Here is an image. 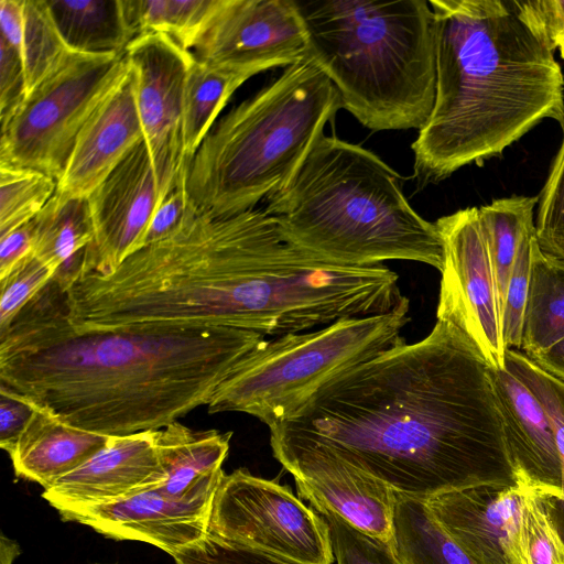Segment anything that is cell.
<instances>
[{"label": "cell", "instance_id": "29", "mask_svg": "<svg viewBox=\"0 0 564 564\" xmlns=\"http://www.w3.org/2000/svg\"><path fill=\"white\" fill-rule=\"evenodd\" d=\"M9 44L21 56L26 97L73 52L61 36L45 0H23L22 22L17 37Z\"/></svg>", "mask_w": 564, "mask_h": 564}, {"label": "cell", "instance_id": "14", "mask_svg": "<svg viewBox=\"0 0 564 564\" xmlns=\"http://www.w3.org/2000/svg\"><path fill=\"white\" fill-rule=\"evenodd\" d=\"M133 73L135 102L144 142L159 169L188 162L182 153L185 87L196 58L171 36L145 33L124 52Z\"/></svg>", "mask_w": 564, "mask_h": 564}, {"label": "cell", "instance_id": "36", "mask_svg": "<svg viewBox=\"0 0 564 564\" xmlns=\"http://www.w3.org/2000/svg\"><path fill=\"white\" fill-rule=\"evenodd\" d=\"M55 271L32 252L0 279V330L51 281Z\"/></svg>", "mask_w": 564, "mask_h": 564}, {"label": "cell", "instance_id": "13", "mask_svg": "<svg viewBox=\"0 0 564 564\" xmlns=\"http://www.w3.org/2000/svg\"><path fill=\"white\" fill-rule=\"evenodd\" d=\"M271 448L274 458L293 476L300 499L390 544L395 496L391 487L322 446Z\"/></svg>", "mask_w": 564, "mask_h": 564}, {"label": "cell", "instance_id": "3", "mask_svg": "<svg viewBox=\"0 0 564 564\" xmlns=\"http://www.w3.org/2000/svg\"><path fill=\"white\" fill-rule=\"evenodd\" d=\"M435 18L432 112L411 148L420 185L482 165L545 119L564 128V76L501 0H430Z\"/></svg>", "mask_w": 564, "mask_h": 564}, {"label": "cell", "instance_id": "7", "mask_svg": "<svg viewBox=\"0 0 564 564\" xmlns=\"http://www.w3.org/2000/svg\"><path fill=\"white\" fill-rule=\"evenodd\" d=\"M409 308L265 340L218 386L208 412L246 413L269 427L289 419L327 382L403 341Z\"/></svg>", "mask_w": 564, "mask_h": 564}, {"label": "cell", "instance_id": "11", "mask_svg": "<svg viewBox=\"0 0 564 564\" xmlns=\"http://www.w3.org/2000/svg\"><path fill=\"white\" fill-rule=\"evenodd\" d=\"M188 167L158 169L144 140L135 145L87 197L94 238L74 273L110 274L142 248L156 208Z\"/></svg>", "mask_w": 564, "mask_h": 564}, {"label": "cell", "instance_id": "22", "mask_svg": "<svg viewBox=\"0 0 564 564\" xmlns=\"http://www.w3.org/2000/svg\"><path fill=\"white\" fill-rule=\"evenodd\" d=\"M67 47L88 54L124 53L134 39L124 0H45Z\"/></svg>", "mask_w": 564, "mask_h": 564}, {"label": "cell", "instance_id": "1", "mask_svg": "<svg viewBox=\"0 0 564 564\" xmlns=\"http://www.w3.org/2000/svg\"><path fill=\"white\" fill-rule=\"evenodd\" d=\"M270 429L271 445H316L386 482L429 499L518 475L490 366L467 336L437 321L340 373Z\"/></svg>", "mask_w": 564, "mask_h": 564}, {"label": "cell", "instance_id": "28", "mask_svg": "<svg viewBox=\"0 0 564 564\" xmlns=\"http://www.w3.org/2000/svg\"><path fill=\"white\" fill-rule=\"evenodd\" d=\"M134 39L163 33L186 50L195 47L223 0H124Z\"/></svg>", "mask_w": 564, "mask_h": 564}, {"label": "cell", "instance_id": "40", "mask_svg": "<svg viewBox=\"0 0 564 564\" xmlns=\"http://www.w3.org/2000/svg\"><path fill=\"white\" fill-rule=\"evenodd\" d=\"M26 97L25 75L19 52L0 37V123L4 127Z\"/></svg>", "mask_w": 564, "mask_h": 564}, {"label": "cell", "instance_id": "26", "mask_svg": "<svg viewBox=\"0 0 564 564\" xmlns=\"http://www.w3.org/2000/svg\"><path fill=\"white\" fill-rule=\"evenodd\" d=\"M249 78L195 61L187 77L183 105L182 153L186 161H192L231 95Z\"/></svg>", "mask_w": 564, "mask_h": 564}, {"label": "cell", "instance_id": "21", "mask_svg": "<svg viewBox=\"0 0 564 564\" xmlns=\"http://www.w3.org/2000/svg\"><path fill=\"white\" fill-rule=\"evenodd\" d=\"M34 409L9 455L18 477L37 482L44 489L84 465L111 437L68 425Z\"/></svg>", "mask_w": 564, "mask_h": 564}, {"label": "cell", "instance_id": "10", "mask_svg": "<svg viewBox=\"0 0 564 564\" xmlns=\"http://www.w3.org/2000/svg\"><path fill=\"white\" fill-rule=\"evenodd\" d=\"M435 225L444 252L437 321L462 330L491 368H505L501 302L479 209H459Z\"/></svg>", "mask_w": 564, "mask_h": 564}, {"label": "cell", "instance_id": "43", "mask_svg": "<svg viewBox=\"0 0 564 564\" xmlns=\"http://www.w3.org/2000/svg\"><path fill=\"white\" fill-rule=\"evenodd\" d=\"M528 357L545 371L564 381V337L549 348Z\"/></svg>", "mask_w": 564, "mask_h": 564}, {"label": "cell", "instance_id": "39", "mask_svg": "<svg viewBox=\"0 0 564 564\" xmlns=\"http://www.w3.org/2000/svg\"><path fill=\"white\" fill-rule=\"evenodd\" d=\"M187 173L188 171L156 208L148 227L143 247L173 235L196 209L187 192Z\"/></svg>", "mask_w": 564, "mask_h": 564}, {"label": "cell", "instance_id": "20", "mask_svg": "<svg viewBox=\"0 0 564 564\" xmlns=\"http://www.w3.org/2000/svg\"><path fill=\"white\" fill-rule=\"evenodd\" d=\"M232 433L192 430L175 421L156 432V451L165 473L158 488L175 499L213 500L225 473Z\"/></svg>", "mask_w": 564, "mask_h": 564}, {"label": "cell", "instance_id": "18", "mask_svg": "<svg viewBox=\"0 0 564 564\" xmlns=\"http://www.w3.org/2000/svg\"><path fill=\"white\" fill-rule=\"evenodd\" d=\"M133 73L117 80L80 129L57 192L87 198L143 138Z\"/></svg>", "mask_w": 564, "mask_h": 564}, {"label": "cell", "instance_id": "32", "mask_svg": "<svg viewBox=\"0 0 564 564\" xmlns=\"http://www.w3.org/2000/svg\"><path fill=\"white\" fill-rule=\"evenodd\" d=\"M506 368L536 395L550 417L562 464L564 491V381L545 371L519 349H507Z\"/></svg>", "mask_w": 564, "mask_h": 564}, {"label": "cell", "instance_id": "6", "mask_svg": "<svg viewBox=\"0 0 564 564\" xmlns=\"http://www.w3.org/2000/svg\"><path fill=\"white\" fill-rule=\"evenodd\" d=\"M341 108L332 80L307 57L231 109L193 156L188 195L214 217L253 209L293 177Z\"/></svg>", "mask_w": 564, "mask_h": 564}, {"label": "cell", "instance_id": "19", "mask_svg": "<svg viewBox=\"0 0 564 564\" xmlns=\"http://www.w3.org/2000/svg\"><path fill=\"white\" fill-rule=\"evenodd\" d=\"M490 376L518 482L564 501L562 464L544 406L506 367H490Z\"/></svg>", "mask_w": 564, "mask_h": 564}, {"label": "cell", "instance_id": "27", "mask_svg": "<svg viewBox=\"0 0 564 564\" xmlns=\"http://www.w3.org/2000/svg\"><path fill=\"white\" fill-rule=\"evenodd\" d=\"M536 196L512 195L478 207L497 281L501 312L510 272L527 229L535 224Z\"/></svg>", "mask_w": 564, "mask_h": 564}, {"label": "cell", "instance_id": "38", "mask_svg": "<svg viewBox=\"0 0 564 564\" xmlns=\"http://www.w3.org/2000/svg\"><path fill=\"white\" fill-rule=\"evenodd\" d=\"M516 15L552 53L564 61V0H511Z\"/></svg>", "mask_w": 564, "mask_h": 564}, {"label": "cell", "instance_id": "31", "mask_svg": "<svg viewBox=\"0 0 564 564\" xmlns=\"http://www.w3.org/2000/svg\"><path fill=\"white\" fill-rule=\"evenodd\" d=\"M545 183L538 195L535 228L541 250L564 261V128Z\"/></svg>", "mask_w": 564, "mask_h": 564}, {"label": "cell", "instance_id": "30", "mask_svg": "<svg viewBox=\"0 0 564 564\" xmlns=\"http://www.w3.org/2000/svg\"><path fill=\"white\" fill-rule=\"evenodd\" d=\"M56 189L43 172L0 164V237L33 220Z\"/></svg>", "mask_w": 564, "mask_h": 564}, {"label": "cell", "instance_id": "16", "mask_svg": "<svg viewBox=\"0 0 564 564\" xmlns=\"http://www.w3.org/2000/svg\"><path fill=\"white\" fill-rule=\"evenodd\" d=\"M212 501L175 499L155 486L58 513L64 521L86 524L108 538L147 542L172 555L207 534Z\"/></svg>", "mask_w": 564, "mask_h": 564}, {"label": "cell", "instance_id": "5", "mask_svg": "<svg viewBox=\"0 0 564 564\" xmlns=\"http://www.w3.org/2000/svg\"><path fill=\"white\" fill-rule=\"evenodd\" d=\"M306 57L341 108L372 131L421 129L435 100V18L426 0H294Z\"/></svg>", "mask_w": 564, "mask_h": 564}, {"label": "cell", "instance_id": "37", "mask_svg": "<svg viewBox=\"0 0 564 564\" xmlns=\"http://www.w3.org/2000/svg\"><path fill=\"white\" fill-rule=\"evenodd\" d=\"M175 564H294L260 550L207 533L171 555Z\"/></svg>", "mask_w": 564, "mask_h": 564}, {"label": "cell", "instance_id": "17", "mask_svg": "<svg viewBox=\"0 0 564 564\" xmlns=\"http://www.w3.org/2000/svg\"><path fill=\"white\" fill-rule=\"evenodd\" d=\"M156 432L111 436L84 465L44 489L42 497L59 512L112 502L160 486L165 473L158 456Z\"/></svg>", "mask_w": 564, "mask_h": 564}, {"label": "cell", "instance_id": "23", "mask_svg": "<svg viewBox=\"0 0 564 564\" xmlns=\"http://www.w3.org/2000/svg\"><path fill=\"white\" fill-rule=\"evenodd\" d=\"M390 546L401 564H475L440 525L425 499L399 492Z\"/></svg>", "mask_w": 564, "mask_h": 564}, {"label": "cell", "instance_id": "42", "mask_svg": "<svg viewBox=\"0 0 564 564\" xmlns=\"http://www.w3.org/2000/svg\"><path fill=\"white\" fill-rule=\"evenodd\" d=\"M33 252L32 220L0 237V279Z\"/></svg>", "mask_w": 564, "mask_h": 564}, {"label": "cell", "instance_id": "12", "mask_svg": "<svg viewBox=\"0 0 564 564\" xmlns=\"http://www.w3.org/2000/svg\"><path fill=\"white\" fill-rule=\"evenodd\" d=\"M306 48L294 0H223L193 54L210 66L252 77L302 61Z\"/></svg>", "mask_w": 564, "mask_h": 564}, {"label": "cell", "instance_id": "35", "mask_svg": "<svg viewBox=\"0 0 564 564\" xmlns=\"http://www.w3.org/2000/svg\"><path fill=\"white\" fill-rule=\"evenodd\" d=\"M315 511L328 523L337 564H401L390 544L360 531L332 511Z\"/></svg>", "mask_w": 564, "mask_h": 564}, {"label": "cell", "instance_id": "44", "mask_svg": "<svg viewBox=\"0 0 564 564\" xmlns=\"http://www.w3.org/2000/svg\"><path fill=\"white\" fill-rule=\"evenodd\" d=\"M19 552L17 542L2 534L0 539V564H12Z\"/></svg>", "mask_w": 564, "mask_h": 564}, {"label": "cell", "instance_id": "8", "mask_svg": "<svg viewBox=\"0 0 564 564\" xmlns=\"http://www.w3.org/2000/svg\"><path fill=\"white\" fill-rule=\"evenodd\" d=\"M128 68L124 53L72 52L1 128L0 164L63 175L76 138Z\"/></svg>", "mask_w": 564, "mask_h": 564}, {"label": "cell", "instance_id": "25", "mask_svg": "<svg viewBox=\"0 0 564 564\" xmlns=\"http://www.w3.org/2000/svg\"><path fill=\"white\" fill-rule=\"evenodd\" d=\"M33 253L57 272L94 238L87 198L56 191L32 220Z\"/></svg>", "mask_w": 564, "mask_h": 564}, {"label": "cell", "instance_id": "41", "mask_svg": "<svg viewBox=\"0 0 564 564\" xmlns=\"http://www.w3.org/2000/svg\"><path fill=\"white\" fill-rule=\"evenodd\" d=\"M34 406L23 398L0 388V446L8 454L34 414Z\"/></svg>", "mask_w": 564, "mask_h": 564}, {"label": "cell", "instance_id": "24", "mask_svg": "<svg viewBox=\"0 0 564 564\" xmlns=\"http://www.w3.org/2000/svg\"><path fill=\"white\" fill-rule=\"evenodd\" d=\"M564 337V261L532 250L529 292L520 350L527 356L544 350Z\"/></svg>", "mask_w": 564, "mask_h": 564}, {"label": "cell", "instance_id": "34", "mask_svg": "<svg viewBox=\"0 0 564 564\" xmlns=\"http://www.w3.org/2000/svg\"><path fill=\"white\" fill-rule=\"evenodd\" d=\"M538 242L535 224L524 232L519 246L502 306V334L507 348L519 349L522 341L523 316L529 292L532 250Z\"/></svg>", "mask_w": 564, "mask_h": 564}, {"label": "cell", "instance_id": "2", "mask_svg": "<svg viewBox=\"0 0 564 564\" xmlns=\"http://www.w3.org/2000/svg\"><path fill=\"white\" fill-rule=\"evenodd\" d=\"M264 337L227 327L84 329L52 278L0 330V388L94 433L156 431L207 405Z\"/></svg>", "mask_w": 564, "mask_h": 564}, {"label": "cell", "instance_id": "9", "mask_svg": "<svg viewBox=\"0 0 564 564\" xmlns=\"http://www.w3.org/2000/svg\"><path fill=\"white\" fill-rule=\"evenodd\" d=\"M207 533L294 564H333L329 527L289 486L245 468L224 475L209 510Z\"/></svg>", "mask_w": 564, "mask_h": 564}, {"label": "cell", "instance_id": "4", "mask_svg": "<svg viewBox=\"0 0 564 564\" xmlns=\"http://www.w3.org/2000/svg\"><path fill=\"white\" fill-rule=\"evenodd\" d=\"M400 180L371 151L323 134L264 210L290 242L319 260L348 267L408 260L441 271L440 231L413 209Z\"/></svg>", "mask_w": 564, "mask_h": 564}, {"label": "cell", "instance_id": "15", "mask_svg": "<svg viewBox=\"0 0 564 564\" xmlns=\"http://www.w3.org/2000/svg\"><path fill=\"white\" fill-rule=\"evenodd\" d=\"M529 486H482L441 494L426 503L475 564H532L524 529Z\"/></svg>", "mask_w": 564, "mask_h": 564}, {"label": "cell", "instance_id": "33", "mask_svg": "<svg viewBox=\"0 0 564 564\" xmlns=\"http://www.w3.org/2000/svg\"><path fill=\"white\" fill-rule=\"evenodd\" d=\"M524 529L532 564H564V539L552 498L528 487L523 499Z\"/></svg>", "mask_w": 564, "mask_h": 564}]
</instances>
